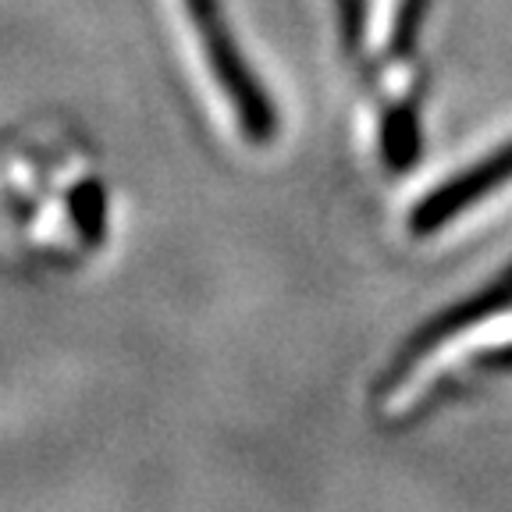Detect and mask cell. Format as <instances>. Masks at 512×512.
<instances>
[{
    "label": "cell",
    "instance_id": "2",
    "mask_svg": "<svg viewBox=\"0 0 512 512\" xmlns=\"http://www.w3.org/2000/svg\"><path fill=\"white\" fill-rule=\"evenodd\" d=\"M509 182H512V146H502V150L470 164L463 175L438 185L431 196H424L420 207L413 210V217H409V224H413L416 235H434L445 224L456 221V217H463L466 210L477 207L484 196H491V192H498Z\"/></svg>",
    "mask_w": 512,
    "mask_h": 512
},
{
    "label": "cell",
    "instance_id": "1",
    "mask_svg": "<svg viewBox=\"0 0 512 512\" xmlns=\"http://www.w3.org/2000/svg\"><path fill=\"white\" fill-rule=\"evenodd\" d=\"M189 11L192 25L200 32L203 50H207L210 72L221 82L224 96L232 100L235 118H239L242 132L253 139H267L274 132V107L264 96L260 82L249 72L246 57H242L239 43L232 36V25L224 22V11L217 0H182Z\"/></svg>",
    "mask_w": 512,
    "mask_h": 512
}]
</instances>
